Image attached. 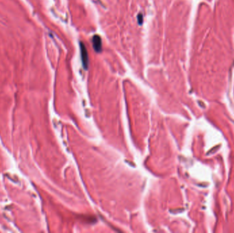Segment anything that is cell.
<instances>
[{
	"label": "cell",
	"mask_w": 234,
	"mask_h": 233,
	"mask_svg": "<svg viewBox=\"0 0 234 233\" xmlns=\"http://www.w3.org/2000/svg\"><path fill=\"white\" fill-rule=\"evenodd\" d=\"M80 50H81V57L84 68H87L89 66V56H88V52L85 45L82 43L80 45Z\"/></svg>",
	"instance_id": "cell-1"
},
{
	"label": "cell",
	"mask_w": 234,
	"mask_h": 233,
	"mask_svg": "<svg viewBox=\"0 0 234 233\" xmlns=\"http://www.w3.org/2000/svg\"><path fill=\"white\" fill-rule=\"evenodd\" d=\"M93 47L96 51L100 52L101 51V39L99 36H94L93 39Z\"/></svg>",
	"instance_id": "cell-2"
},
{
	"label": "cell",
	"mask_w": 234,
	"mask_h": 233,
	"mask_svg": "<svg viewBox=\"0 0 234 233\" xmlns=\"http://www.w3.org/2000/svg\"><path fill=\"white\" fill-rule=\"evenodd\" d=\"M139 23L140 24H142V23H143V16H142V14L139 15Z\"/></svg>",
	"instance_id": "cell-3"
}]
</instances>
